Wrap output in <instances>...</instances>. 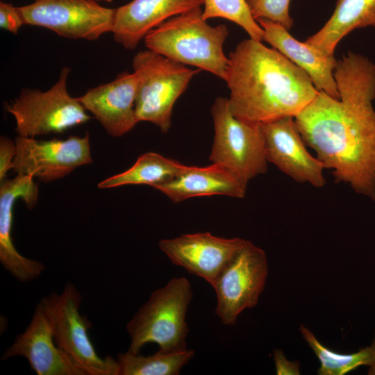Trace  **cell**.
<instances>
[{
    "label": "cell",
    "instance_id": "cell-1",
    "mask_svg": "<svg viewBox=\"0 0 375 375\" xmlns=\"http://www.w3.org/2000/svg\"><path fill=\"white\" fill-rule=\"evenodd\" d=\"M334 77L340 98L319 91L294 122L336 183L375 201V63L348 51L337 60Z\"/></svg>",
    "mask_w": 375,
    "mask_h": 375
},
{
    "label": "cell",
    "instance_id": "cell-2",
    "mask_svg": "<svg viewBox=\"0 0 375 375\" xmlns=\"http://www.w3.org/2000/svg\"><path fill=\"white\" fill-rule=\"evenodd\" d=\"M225 79L232 113L251 123L294 117L319 91L301 68L262 41H241L228 54Z\"/></svg>",
    "mask_w": 375,
    "mask_h": 375
},
{
    "label": "cell",
    "instance_id": "cell-3",
    "mask_svg": "<svg viewBox=\"0 0 375 375\" xmlns=\"http://www.w3.org/2000/svg\"><path fill=\"white\" fill-rule=\"evenodd\" d=\"M228 33L225 24L210 25L199 7L169 19L149 31L144 40L147 49L225 81L229 59L223 45Z\"/></svg>",
    "mask_w": 375,
    "mask_h": 375
},
{
    "label": "cell",
    "instance_id": "cell-4",
    "mask_svg": "<svg viewBox=\"0 0 375 375\" xmlns=\"http://www.w3.org/2000/svg\"><path fill=\"white\" fill-rule=\"evenodd\" d=\"M192 296L191 285L185 277H174L154 290L126 324L128 350L140 353L149 343L156 344L162 351L187 349L186 314Z\"/></svg>",
    "mask_w": 375,
    "mask_h": 375
},
{
    "label": "cell",
    "instance_id": "cell-5",
    "mask_svg": "<svg viewBox=\"0 0 375 375\" xmlns=\"http://www.w3.org/2000/svg\"><path fill=\"white\" fill-rule=\"evenodd\" d=\"M132 66L138 78V122H151L162 133L168 132L176 101L201 69H190L149 49L137 53Z\"/></svg>",
    "mask_w": 375,
    "mask_h": 375
},
{
    "label": "cell",
    "instance_id": "cell-6",
    "mask_svg": "<svg viewBox=\"0 0 375 375\" xmlns=\"http://www.w3.org/2000/svg\"><path fill=\"white\" fill-rule=\"evenodd\" d=\"M214 138L209 156L246 183L267 171L261 124L248 122L231 112L228 99L218 97L211 108Z\"/></svg>",
    "mask_w": 375,
    "mask_h": 375
},
{
    "label": "cell",
    "instance_id": "cell-7",
    "mask_svg": "<svg viewBox=\"0 0 375 375\" xmlns=\"http://www.w3.org/2000/svg\"><path fill=\"white\" fill-rule=\"evenodd\" d=\"M81 301V294L71 282L60 293L52 292L40 301L56 344L85 375H119L117 359L97 353L88 335L91 324L79 311Z\"/></svg>",
    "mask_w": 375,
    "mask_h": 375
},
{
    "label": "cell",
    "instance_id": "cell-8",
    "mask_svg": "<svg viewBox=\"0 0 375 375\" xmlns=\"http://www.w3.org/2000/svg\"><path fill=\"white\" fill-rule=\"evenodd\" d=\"M69 72L68 67L62 68L58 80L49 90L24 89L7 105L6 110L14 117L19 136L35 138L59 133L91 119L78 97L67 92Z\"/></svg>",
    "mask_w": 375,
    "mask_h": 375
},
{
    "label": "cell",
    "instance_id": "cell-9",
    "mask_svg": "<svg viewBox=\"0 0 375 375\" xmlns=\"http://www.w3.org/2000/svg\"><path fill=\"white\" fill-rule=\"evenodd\" d=\"M268 275L264 250L247 240L212 286L217 296L215 313L225 325H233L240 313L254 308Z\"/></svg>",
    "mask_w": 375,
    "mask_h": 375
},
{
    "label": "cell",
    "instance_id": "cell-10",
    "mask_svg": "<svg viewBox=\"0 0 375 375\" xmlns=\"http://www.w3.org/2000/svg\"><path fill=\"white\" fill-rule=\"evenodd\" d=\"M19 8L25 24L88 40L112 32L115 14V8L103 7L96 0H36Z\"/></svg>",
    "mask_w": 375,
    "mask_h": 375
},
{
    "label": "cell",
    "instance_id": "cell-11",
    "mask_svg": "<svg viewBox=\"0 0 375 375\" xmlns=\"http://www.w3.org/2000/svg\"><path fill=\"white\" fill-rule=\"evenodd\" d=\"M12 169L49 183L92 162L89 135L66 140H39L18 135Z\"/></svg>",
    "mask_w": 375,
    "mask_h": 375
},
{
    "label": "cell",
    "instance_id": "cell-12",
    "mask_svg": "<svg viewBox=\"0 0 375 375\" xmlns=\"http://www.w3.org/2000/svg\"><path fill=\"white\" fill-rule=\"evenodd\" d=\"M247 240L225 238L209 232L183 234L158 242L171 262L206 280L212 286Z\"/></svg>",
    "mask_w": 375,
    "mask_h": 375
},
{
    "label": "cell",
    "instance_id": "cell-13",
    "mask_svg": "<svg viewBox=\"0 0 375 375\" xmlns=\"http://www.w3.org/2000/svg\"><path fill=\"white\" fill-rule=\"evenodd\" d=\"M267 158L298 183L320 188L326 184L324 164L307 149L293 117L261 124Z\"/></svg>",
    "mask_w": 375,
    "mask_h": 375
},
{
    "label": "cell",
    "instance_id": "cell-14",
    "mask_svg": "<svg viewBox=\"0 0 375 375\" xmlns=\"http://www.w3.org/2000/svg\"><path fill=\"white\" fill-rule=\"evenodd\" d=\"M25 358L38 375H85L56 344L49 319L40 301L26 330L17 335L1 360Z\"/></svg>",
    "mask_w": 375,
    "mask_h": 375
},
{
    "label": "cell",
    "instance_id": "cell-15",
    "mask_svg": "<svg viewBox=\"0 0 375 375\" xmlns=\"http://www.w3.org/2000/svg\"><path fill=\"white\" fill-rule=\"evenodd\" d=\"M38 188L33 178L17 174L10 180H3L0 186V262L3 267L21 283L35 279L44 270L40 261L28 258L18 252L12 239L13 206L22 199L29 209L38 201Z\"/></svg>",
    "mask_w": 375,
    "mask_h": 375
},
{
    "label": "cell",
    "instance_id": "cell-16",
    "mask_svg": "<svg viewBox=\"0 0 375 375\" xmlns=\"http://www.w3.org/2000/svg\"><path fill=\"white\" fill-rule=\"evenodd\" d=\"M137 87L136 74L124 72L112 81L88 90L78 99L110 135L118 138L138 123L135 111Z\"/></svg>",
    "mask_w": 375,
    "mask_h": 375
},
{
    "label": "cell",
    "instance_id": "cell-17",
    "mask_svg": "<svg viewBox=\"0 0 375 375\" xmlns=\"http://www.w3.org/2000/svg\"><path fill=\"white\" fill-rule=\"evenodd\" d=\"M203 5V0H133L115 8L113 38L134 49L146 35L169 19Z\"/></svg>",
    "mask_w": 375,
    "mask_h": 375
},
{
    "label": "cell",
    "instance_id": "cell-18",
    "mask_svg": "<svg viewBox=\"0 0 375 375\" xmlns=\"http://www.w3.org/2000/svg\"><path fill=\"white\" fill-rule=\"evenodd\" d=\"M256 21L263 29L264 41L303 70L318 91L340 98L334 77L338 60L334 56L327 55L306 42L297 40L279 24L265 19Z\"/></svg>",
    "mask_w": 375,
    "mask_h": 375
},
{
    "label": "cell",
    "instance_id": "cell-19",
    "mask_svg": "<svg viewBox=\"0 0 375 375\" xmlns=\"http://www.w3.org/2000/svg\"><path fill=\"white\" fill-rule=\"evenodd\" d=\"M247 184L226 167L212 163L206 167L190 166L173 180L153 188L179 203L194 197L212 195L243 199Z\"/></svg>",
    "mask_w": 375,
    "mask_h": 375
},
{
    "label": "cell",
    "instance_id": "cell-20",
    "mask_svg": "<svg viewBox=\"0 0 375 375\" xmlns=\"http://www.w3.org/2000/svg\"><path fill=\"white\" fill-rule=\"evenodd\" d=\"M369 26L375 28V0H337L328 20L305 42L327 55L334 56L342 38L353 30Z\"/></svg>",
    "mask_w": 375,
    "mask_h": 375
},
{
    "label": "cell",
    "instance_id": "cell-21",
    "mask_svg": "<svg viewBox=\"0 0 375 375\" xmlns=\"http://www.w3.org/2000/svg\"><path fill=\"white\" fill-rule=\"evenodd\" d=\"M189 167L159 153L148 152L141 155L128 169L100 182L98 188L106 189L126 185H148L154 188L173 180Z\"/></svg>",
    "mask_w": 375,
    "mask_h": 375
},
{
    "label": "cell",
    "instance_id": "cell-22",
    "mask_svg": "<svg viewBox=\"0 0 375 375\" xmlns=\"http://www.w3.org/2000/svg\"><path fill=\"white\" fill-rule=\"evenodd\" d=\"M299 331L319 360L318 374L344 375L362 366L369 367L370 374H375V338L370 345L355 353H341L322 344L306 327L301 325Z\"/></svg>",
    "mask_w": 375,
    "mask_h": 375
},
{
    "label": "cell",
    "instance_id": "cell-23",
    "mask_svg": "<svg viewBox=\"0 0 375 375\" xmlns=\"http://www.w3.org/2000/svg\"><path fill=\"white\" fill-rule=\"evenodd\" d=\"M194 356L193 349L162 351L143 356L128 350L117 357L119 375H177Z\"/></svg>",
    "mask_w": 375,
    "mask_h": 375
},
{
    "label": "cell",
    "instance_id": "cell-24",
    "mask_svg": "<svg viewBox=\"0 0 375 375\" xmlns=\"http://www.w3.org/2000/svg\"><path fill=\"white\" fill-rule=\"evenodd\" d=\"M203 17L223 18L242 28L252 38L263 41L264 31L252 17L247 0H203Z\"/></svg>",
    "mask_w": 375,
    "mask_h": 375
},
{
    "label": "cell",
    "instance_id": "cell-25",
    "mask_svg": "<svg viewBox=\"0 0 375 375\" xmlns=\"http://www.w3.org/2000/svg\"><path fill=\"white\" fill-rule=\"evenodd\" d=\"M255 20L265 19L279 24L290 31L294 21L290 15V0H247Z\"/></svg>",
    "mask_w": 375,
    "mask_h": 375
},
{
    "label": "cell",
    "instance_id": "cell-26",
    "mask_svg": "<svg viewBox=\"0 0 375 375\" xmlns=\"http://www.w3.org/2000/svg\"><path fill=\"white\" fill-rule=\"evenodd\" d=\"M25 24L19 7L11 3L1 1L0 3V26L12 33L16 34L20 27Z\"/></svg>",
    "mask_w": 375,
    "mask_h": 375
},
{
    "label": "cell",
    "instance_id": "cell-27",
    "mask_svg": "<svg viewBox=\"0 0 375 375\" xmlns=\"http://www.w3.org/2000/svg\"><path fill=\"white\" fill-rule=\"evenodd\" d=\"M16 153L15 141L8 138H0V181L4 180L6 173L12 169V162Z\"/></svg>",
    "mask_w": 375,
    "mask_h": 375
},
{
    "label": "cell",
    "instance_id": "cell-28",
    "mask_svg": "<svg viewBox=\"0 0 375 375\" xmlns=\"http://www.w3.org/2000/svg\"><path fill=\"white\" fill-rule=\"evenodd\" d=\"M274 360L276 373L278 375L300 374V362L297 360H289L280 349L274 351Z\"/></svg>",
    "mask_w": 375,
    "mask_h": 375
},
{
    "label": "cell",
    "instance_id": "cell-29",
    "mask_svg": "<svg viewBox=\"0 0 375 375\" xmlns=\"http://www.w3.org/2000/svg\"><path fill=\"white\" fill-rule=\"evenodd\" d=\"M96 1H107V2H110L112 0H96Z\"/></svg>",
    "mask_w": 375,
    "mask_h": 375
}]
</instances>
